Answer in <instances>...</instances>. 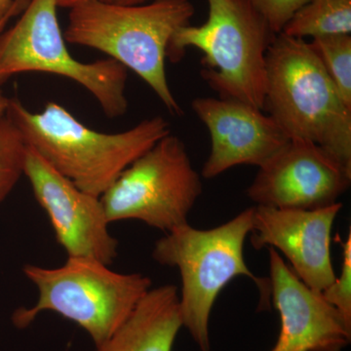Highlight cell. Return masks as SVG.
I'll return each instance as SVG.
<instances>
[{
    "label": "cell",
    "mask_w": 351,
    "mask_h": 351,
    "mask_svg": "<svg viewBox=\"0 0 351 351\" xmlns=\"http://www.w3.org/2000/svg\"><path fill=\"white\" fill-rule=\"evenodd\" d=\"M254 207L223 225L198 230L189 223L178 226L157 240L152 258L177 267L181 274L179 295L182 327L200 351L211 350L209 321L219 293L232 279L246 276L265 289L244 258L246 237L253 230Z\"/></svg>",
    "instance_id": "cell-5"
},
{
    "label": "cell",
    "mask_w": 351,
    "mask_h": 351,
    "mask_svg": "<svg viewBox=\"0 0 351 351\" xmlns=\"http://www.w3.org/2000/svg\"><path fill=\"white\" fill-rule=\"evenodd\" d=\"M110 1L122 4V5H138V4H144L147 0H110Z\"/></svg>",
    "instance_id": "cell-23"
},
{
    "label": "cell",
    "mask_w": 351,
    "mask_h": 351,
    "mask_svg": "<svg viewBox=\"0 0 351 351\" xmlns=\"http://www.w3.org/2000/svg\"><path fill=\"white\" fill-rule=\"evenodd\" d=\"M311 50L351 108V36L335 34L311 39Z\"/></svg>",
    "instance_id": "cell-16"
},
{
    "label": "cell",
    "mask_w": 351,
    "mask_h": 351,
    "mask_svg": "<svg viewBox=\"0 0 351 351\" xmlns=\"http://www.w3.org/2000/svg\"><path fill=\"white\" fill-rule=\"evenodd\" d=\"M6 114L25 144L51 168L97 197L138 156L171 133L169 122L162 117L143 120L120 133H101L53 101L43 112H32L19 99H10Z\"/></svg>",
    "instance_id": "cell-1"
},
{
    "label": "cell",
    "mask_w": 351,
    "mask_h": 351,
    "mask_svg": "<svg viewBox=\"0 0 351 351\" xmlns=\"http://www.w3.org/2000/svg\"><path fill=\"white\" fill-rule=\"evenodd\" d=\"M263 112L289 140L313 142L351 169V108L306 39L279 34L272 41Z\"/></svg>",
    "instance_id": "cell-3"
},
{
    "label": "cell",
    "mask_w": 351,
    "mask_h": 351,
    "mask_svg": "<svg viewBox=\"0 0 351 351\" xmlns=\"http://www.w3.org/2000/svg\"><path fill=\"white\" fill-rule=\"evenodd\" d=\"M202 188L186 145L170 133L129 165L100 199L108 223L136 219L167 233L188 223Z\"/></svg>",
    "instance_id": "cell-8"
},
{
    "label": "cell",
    "mask_w": 351,
    "mask_h": 351,
    "mask_svg": "<svg viewBox=\"0 0 351 351\" xmlns=\"http://www.w3.org/2000/svg\"><path fill=\"white\" fill-rule=\"evenodd\" d=\"M24 175L68 258H92L107 265L114 262L119 240L108 230L110 223L100 197L78 189L29 145Z\"/></svg>",
    "instance_id": "cell-10"
},
{
    "label": "cell",
    "mask_w": 351,
    "mask_h": 351,
    "mask_svg": "<svg viewBox=\"0 0 351 351\" xmlns=\"http://www.w3.org/2000/svg\"><path fill=\"white\" fill-rule=\"evenodd\" d=\"M191 108L211 137V152L201 171L204 179L235 166L261 167L289 141L267 113L248 104L199 97Z\"/></svg>",
    "instance_id": "cell-12"
},
{
    "label": "cell",
    "mask_w": 351,
    "mask_h": 351,
    "mask_svg": "<svg viewBox=\"0 0 351 351\" xmlns=\"http://www.w3.org/2000/svg\"><path fill=\"white\" fill-rule=\"evenodd\" d=\"M265 20L276 34L282 32L289 21L292 19L308 0H248Z\"/></svg>",
    "instance_id": "cell-19"
},
{
    "label": "cell",
    "mask_w": 351,
    "mask_h": 351,
    "mask_svg": "<svg viewBox=\"0 0 351 351\" xmlns=\"http://www.w3.org/2000/svg\"><path fill=\"white\" fill-rule=\"evenodd\" d=\"M323 298L334 306L351 326V233L343 243V267L339 277L325 289Z\"/></svg>",
    "instance_id": "cell-18"
},
{
    "label": "cell",
    "mask_w": 351,
    "mask_h": 351,
    "mask_svg": "<svg viewBox=\"0 0 351 351\" xmlns=\"http://www.w3.org/2000/svg\"><path fill=\"white\" fill-rule=\"evenodd\" d=\"M207 2V20L178 29L168 46L167 59L178 63L188 48L201 51V77L219 98L263 110L267 53L277 34L248 0Z\"/></svg>",
    "instance_id": "cell-4"
},
{
    "label": "cell",
    "mask_w": 351,
    "mask_h": 351,
    "mask_svg": "<svg viewBox=\"0 0 351 351\" xmlns=\"http://www.w3.org/2000/svg\"><path fill=\"white\" fill-rule=\"evenodd\" d=\"M11 18L12 17L6 18V19H4L3 21H1V22H0V34H1V32L4 31L6 25L8 24V22L9 21H10Z\"/></svg>",
    "instance_id": "cell-24"
},
{
    "label": "cell",
    "mask_w": 351,
    "mask_h": 351,
    "mask_svg": "<svg viewBox=\"0 0 351 351\" xmlns=\"http://www.w3.org/2000/svg\"><path fill=\"white\" fill-rule=\"evenodd\" d=\"M351 169L309 141L290 138L258 167L246 195L257 206L317 209L350 188Z\"/></svg>",
    "instance_id": "cell-9"
},
{
    "label": "cell",
    "mask_w": 351,
    "mask_h": 351,
    "mask_svg": "<svg viewBox=\"0 0 351 351\" xmlns=\"http://www.w3.org/2000/svg\"><path fill=\"white\" fill-rule=\"evenodd\" d=\"M29 0H0V22L24 10Z\"/></svg>",
    "instance_id": "cell-20"
},
{
    "label": "cell",
    "mask_w": 351,
    "mask_h": 351,
    "mask_svg": "<svg viewBox=\"0 0 351 351\" xmlns=\"http://www.w3.org/2000/svg\"><path fill=\"white\" fill-rule=\"evenodd\" d=\"M57 0H29L18 22L0 34V86L19 73L38 71L73 80L93 95L110 119L128 110V71L115 60L77 61L69 53Z\"/></svg>",
    "instance_id": "cell-7"
},
{
    "label": "cell",
    "mask_w": 351,
    "mask_h": 351,
    "mask_svg": "<svg viewBox=\"0 0 351 351\" xmlns=\"http://www.w3.org/2000/svg\"><path fill=\"white\" fill-rule=\"evenodd\" d=\"M9 101H10V99L7 98L6 96H4V94L2 93L1 90H0V119L6 114L7 108H8L9 106Z\"/></svg>",
    "instance_id": "cell-22"
},
{
    "label": "cell",
    "mask_w": 351,
    "mask_h": 351,
    "mask_svg": "<svg viewBox=\"0 0 351 351\" xmlns=\"http://www.w3.org/2000/svg\"><path fill=\"white\" fill-rule=\"evenodd\" d=\"M88 1V0H57L58 7L62 8H69L76 5V4L82 3V2ZM105 1H110V0H105Z\"/></svg>",
    "instance_id": "cell-21"
},
{
    "label": "cell",
    "mask_w": 351,
    "mask_h": 351,
    "mask_svg": "<svg viewBox=\"0 0 351 351\" xmlns=\"http://www.w3.org/2000/svg\"><path fill=\"white\" fill-rule=\"evenodd\" d=\"M27 145L7 114L0 119V203L24 175Z\"/></svg>",
    "instance_id": "cell-17"
},
{
    "label": "cell",
    "mask_w": 351,
    "mask_h": 351,
    "mask_svg": "<svg viewBox=\"0 0 351 351\" xmlns=\"http://www.w3.org/2000/svg\"><path fill=\"white\" fill-rule=\"evenodd\" d=\"M193 15L189 0H154L138 5L88 0L71 7L64 36L66 43L106 53L137 73L172 114L181 115L165 63L171 39Z\"/></svg>",
    "instance_id": "cell-2"
},
{
    "label": "cell",
    "mask_w": 351,
    "mask_h": 351,
    "mask_svg": "<svg viewBox=\"0 0 351 351\" xmlns=\"http://www.w3.org/2000/svg\"><path fill=\"white\" fill-rule=\"evenodd\" d=\"M269 286L280 316V332L270 351H341L351 326L317 291L300 280L280 254L269 248Z\"/></svg>",
    "instance_id": "cell-13"
},
{
    "label": "cell",
    "mask_w": 351,
    "mask_h": 351,
    "mask_svg": "<svg viewBox=\"0 0 351 351\" xmlns=\"http://www.w3.org/2000/svg\"><path fill=\"white\" fill-rule=\"evenodd\" d=\"M182 327L178 288H152L125 322L95 351H172Z\"/></svg>",
    "instance_id": "cell-14"
},
{
    "label": "cell",
    "mask_w": 351,
    "mask_h": 351,
    "mask_svg": "<svg viewBox=\"0 0 351 351\" xmlns=\"http://www.w3.org/2000/svg\"><path fill=\"white\" fill-rule=\"evenodd\" d=\"M341 208V202L309 210L254 207L252 245L280 251L300 280L322 293L337 277L331 257L332 230Z\"/></svg>",
    "instance_id": "cell-11"
},
{
    "label": "cell",
    "mask_w": 351,
    "mask_h": 351,
    "mask_svg": "<svg viewBox=\"0 0 351 351\" xmlns=\"http://www.w3.org/2000/svg\"><path fill=\"white\" fill-rule=\"evenodd\" d=\"M281 34L306 39L351 34V0H308Z\"/></svg>",
    "instance_id": "cell-15"
},
{
    "label": "cell",
    "mask_w": 351,
    "mask_h": 351,
    "mask_svg": "<svg viewBox=\"0 0 351 351\" xmlns=\"http://www.w3.org/2000/svg\"><path fill=\"white\" fill-rule=\"evenodd\" d=\"M110 265L85 258H68L57 269L25 265L23 271L38 290L32 307L13 314L14 325L25 329L43 311H53L75 323L101 346L130 316L152 289L142 274H119Z\"/></svg>",
    "instance_id": "cell-6"
}]
</instances>
